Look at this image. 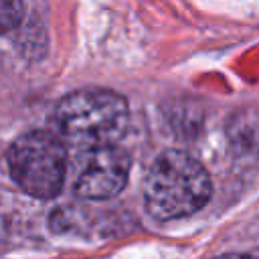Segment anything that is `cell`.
Listing matches in <instances>:
<instances>
[{
	"label": "cell",
	"mask_w": 259,
	"mask_h": 259,
	"mask_svg": "<svg viewBox=\"0 0 259 259\" xmlns=\"http://www.w3.org/2000/svg\"><path fill=\"white\" fill-rule=\"evenodd\" d=\"M212 192L204 166L190 154L162 152L144 176V204L150 217L172 221L200 210Z\"/></svg>",
	"instance_id": "cell-1"
},
{
	"label": "cell",
	"mask_w": 259,
	"mask_h": 259,
	"mask_svg": "<svg viewBox=\"0 0 259 259\" xmlns=\"http://www.w3.org/2000/svg\"><path fill=\"white\" fill-rule=\"evenodd\" d=\"M130 168V154L117 144L87 148L73 182V192L87 200L111 198L123 190Z\"/></svg>",
	"instance_id": "cell-4"
},
{
	"label": "cell",
	"mask_w": 259,
	"mask_h": 259,
	"mask_svg": "<svg viewBox=\"0 0 259 259\" xmlns=\"http://www.w3.org/2000/svg\"><path fill=\"white\" fill-rule=\"evenodd\" d=\"M59 132L71 142L93 148L117 144L125 132L127 101L111 89H79L65 95L57 105Z\"/></svg>",
	"instance_id": "cell-2"
},
{
	"label": "cell",
	"mask_w": 259,
	"mask_h": 259,
	"mask_svg": "<svg viewBox=\"0 0 259 259\" xmlns=\"http://www.w3.org/2000/svg\"><path fill=\"white\" fill-rule=\"evenodd\" d=\"M8 172L16 186L32 198H55L67 174V150L61 138L34 130L12 142L6 154Z\"/></svg>",
	"instance_id": "cell-3"
},
{
	"label": "cell",
	"mask_w": 259,
	"mask_h": 259,
	"mask_svg": "<svg viewBox=\"0 0 259 259\" xmlns=\"http://www.w3.org/2000/svg\"><path fill=\"white\" fill-rule=\"evenodd\" d=\"M2 233H4V221H2V214H0V237H2Z\"/></svg>",
	"instance_id": "cell-7"
},
{
	"label": "cell",
	"mask_w": 259,
	"mask_h": 259,
	"mask_svg": "<svg viewBox=\"0 0 259 259\" xmlns=\"http://www.w3.org/2000/svg\"><path fill=\"white\" fill-rule=\"evenodd\" d=\"M24 16L22 0H0V34L14 30Z\"/></svg>",
	"instance_id": "cell-5"
},
{
	"label": "cell",
	"mask_w": 259,
	"mask_h": 259,
	"mask_svg": "<svg viewBox=\"0 0 259 259\" xmlns=\"http://www.w3.org/2000/svg\"><path fill=\"white\" fill-rule=\"evenodd\" d=\"M214 259H259L257 255H247V253H227V255H221V257H214Z\"/></svg>",
	"instance_id": "cell-6"
}]
</instances>
